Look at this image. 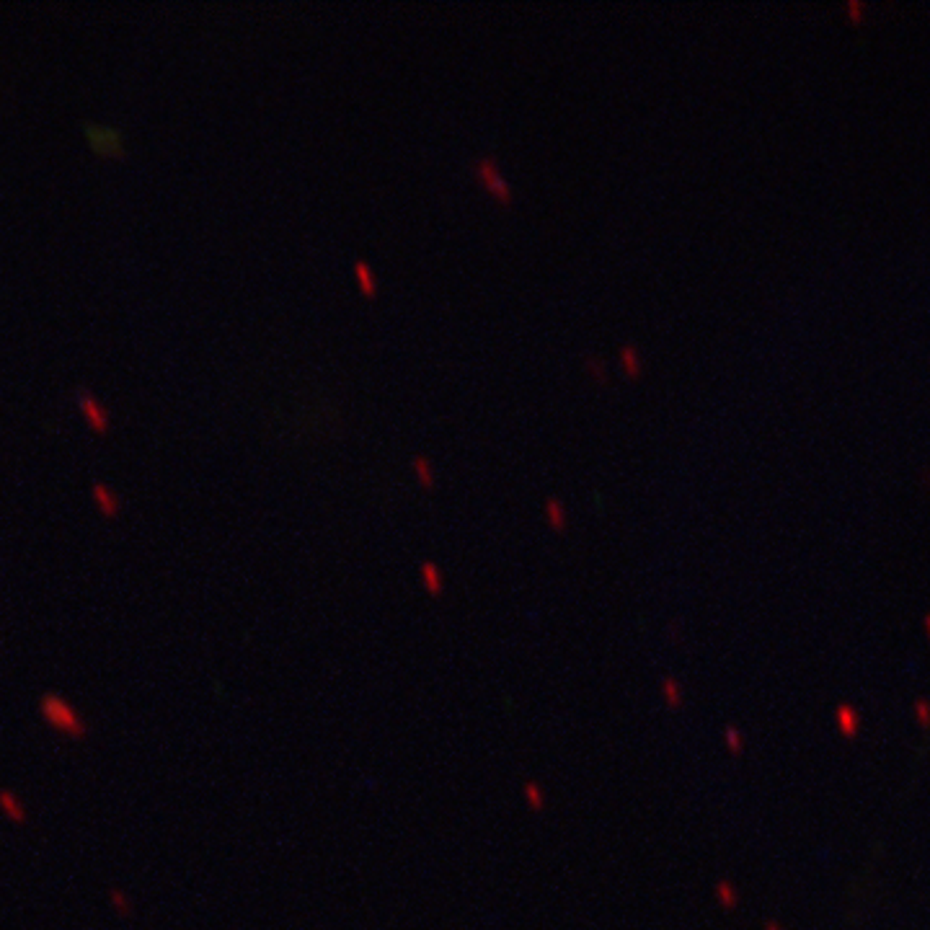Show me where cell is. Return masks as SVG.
<instances>
[{
  "mask_svg": "<svg viewBox=\"0 0 930 930\" xmlns=\"http://www.w3.org/2000/svg\"><path fill=\"white\" fill-rule=\"evenodd\" d=\"M37 711L47 729H52L54 734L65 736L70 742H83L88 736V721L62 693H41Z\"/></svg>",
  "mask_w": 930,
  "mask_h": 930,
  "instance_id": "6da1fadb",
  "label": "cell"
},
{
  "mask_svg": "<svg viewBox=\"0 0 930 930\" xmlns=\"http://www.w3.org/2000/svg\"><path fill=\"white\" fill-rule=\"evenodd\" d=\"M468 168H470V174L478 179L481 184H483V189H486L496 202H501V205H512L514 189H512V184L504 179V174H501V168H499V161H496L494 155H483V158L470 161Z\"/></svg>",
  "mask_w": 930,
  "mask_h": 930,
  "instance_id": "7a4b0ae2",
  "label": "cell"
},
{
  "mask_svg": "<svg viewBox=\"0 0 930 930\" xmlns=\"http://www.w3.org/2000/svg\"><path fill=\"white\" fill-rule=\"evenodd\" d=\"M83 134L91 145V150L103 158H127V145L117 127L96 122H83Z\"/></svg>",
  "mask_w": 930,
  "mask_h": 930,
  "instance_id": "3957f363",
  "label": "cell"
},
{
  "mask_svg": "<svg viewBox=\"0 0 930 930\" xmlns=\"http://www.w3.org/2000/svg\"><path fill=\"white\" fill-rule=\"evenodd\" d=\"M75 398H78V406H81V411H83V419H85V424H88V427H91L96 434H106V432L112 429V416H109V409H106L103 403H99V401L93 398L91 390L78 388V390H75Z\"/></svg>",
  "mask_w": 930,
  "mask_h": 930,
  "instance_id": "277c9868",
  "label": "cell"
},
{
  "mask_svg": "<svg viewBox=\"0 0 930 930\" xmlns=\"http://www.w3.org/2000/svg\"><path fill=\"white\" fill-rule=\"evenodd\" d=\"M91 499L106 520H114L122 512V496L109 483H103V481H93L91 483Z\"/></svg>",
  "mask_w": 930,
  "mask_h": 930,
  "instance_id": "5b68a950",
  "label": "cell"
},
{
  "mask_svg": "<svg viewBox=\"0 0 930 930\" xmlns=\"http://www.w3.org/2000/svg\"><path fill=\"white\" fill-rule=\"evenodd\" d=\"M0 814L8 819L10 825L23 827L29 822V809L23 804V798L19 793H13L10 788H0Z\"/></svg>",
  "mask_w": 930,
  "mask_h": 930,
  "instance_id": "8992f818",
  "label": "cell"
},
{
  "mask_svg": "<svg viewBox=\"0 0 930 930\" xmlns=\"http://www.w3.org/2000/svg\"><path fill=\"white\" fill-rule=\"evenodd\" d=\"M354 276H357L359 290L365 295H378V276H375V272H372V266L367 261H362V259L354 261Z\"/></svg>",
  "mask_w": 930,
  "mask_h": 930,
  "instance_id": "52a82bcc",
  "label": "cell"
},
{
  "mask_svg": "<svg viewBox=\"0 0 930 930\" xmlns=\"http://www.w3.org/2000/svg\"><path fill=\"white\" fill-rule=\"evenodd\" d=\"M620 362H623L625 372H628L631 378H636V375L644 370V357H641V352H638L634 344H623V347H620Z\"/></svg>",
  "mask_w": 930,
  "mask_h": 930,
  "instance_id": "ba28073f",
  "label": "cell"
},
{
  "mask_svg": "<svg viewBox=\"0 0 930 930\" xmlns=\"http://www.w3.org/2000/svg\"><path fill=\"white\" fill-rule=\"evenodd\" d=\"M109 902H112L114 912H117L119 918H132V900H130V894L124 889L112 887V889H109Z\"/></svg>",
  "mask_w": 930,
  "mask_h": 930,
  "instance_id": "9c48e42d",
  "label": "cell"
},
{
  "mask_svg": "<svg viewBox=\"0 0 930 930\" xmlns=\"http://www.w3.org/2000/svg\"><path fill=\"white\" fill-rule=\"evenodd\" d=\"M411 468H414L416 478H419L424 486H432V483H434V465H432L424 455H414V458H411Z\"/></svg>",
  "mask_w": 930,
  "mask_h": 930,
  "instance_id": "30bf717a",
  "label": "cell"
},
{
  "mask_svg": "<svg viewBox=\"0 0 930 930\" xmlns=\"http://www.w3.org/2000/svg\"><path fill=\"white\" fill-rule=\"evenodd\" d=\"M545 514H548L553 527H563L566 525V507H563V501L558 496H551V499L545 501Z\"/></svg>",
  "mask_w": 930,
  "mask_h": 930,
  "instance_id": "8fae6325",
  "label": "cell"
},
{
  "mask_svg": "<svg viewBox=\"0 0 930 930\" xmlns=\"http://www.w3.org/2000/svg\"><path fill=\"white\" fill-rule=\"evenodd\" d=\"M421 574L427 576V584H429V589H434V592H440V587H442V574H440V569H437L434 563H424V566H421Z\"/></svg>",
  "mask_w": 930,
  "mask_h": 930,
  "instance_id": "7c38bea8",
  "label": "cell"
},
{
  "mask_svg": "<svg viewBox=\"0 0 930 930\" xmlns=\"http://www.w3.org/2000/svg\"><path fill=\"white\" fill-rule=\"evenodd\" d=\"M587 367L592 370V375L594 378H607V367H605V362L603 359H597V357H587V362H584Z\"/></svg>",
  "mask_w": 930,
  "mask_h": 930,
  "instance_id": "4fadbf2b",
  "label": "cell"
}]
</instances>
